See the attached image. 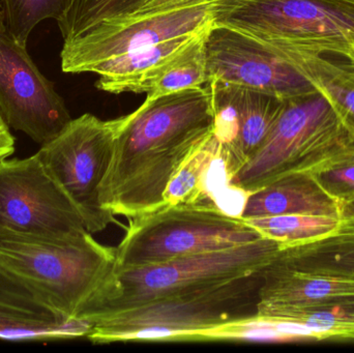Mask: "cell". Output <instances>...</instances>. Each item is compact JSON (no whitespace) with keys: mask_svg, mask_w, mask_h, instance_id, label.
Returning a JSON list of instances; mask_svg holds the SVG:
<instances>
[{"mask_svg":"<svg viewBox=\"0 0 354 353\" xmlns=\"http://www.w3.org/2000/svg\"><path fill=\"white\" fill-rule=\"evenodd\" d=\"M214 132L207 87L147 97L116 137L100 193L103 209L133 219L165 205L170 182Z\"/></svg>","mask_w":354,"mask_h":353,"instance_id":"1","label":"cell"},{"mask_svg":"<svg viewBox=\"0 0 354 353\" xmlns=\"http://www.w3.org/2000/svg\"><path fill=\"white\" fill-rule=\"evenodd\" d=\"M227 1L210 0L64 41L62 72L95 73L100 90L135 93L147 76L207 30Z\"/></svg>","mask_w":354,"mask_h":353,"instance_id":"2","label":"cell"},{"mask_svg":"<svg viewBox=\"0 0 354 353\" xmlns=\"http://www.w3.org/2000/svg\"><path fill=\"white\" fill-rule=\"evenodd\" d=\"M263 271L158 298L87 323L93 343L180 341L187 334L257 316Z\"/></svg>","mask_w":354,"mask_h":353,"instance_id":"3","label":"cell"},{"mask_svg":"<svg viewBox=\"0 0 354 353\" xmlns=\"http://www.w3.org/2000/svg\"><path fill=\"white\" fill-rule=\"evenodd\" d=\"M116 265V248L87 233L70 242L0 230V271L68 321L81 313Z\"/></svg>","mask_w":354,"mask_h":353,"instance_id":"4","label":"cell"},{"mask_svg":"<svg viewBox=\"0 0 354 353\" xmlns=\"http://www.w3.org/2000/svg\"><path fill=\"white\" fill-rule=\"evenodd\" d=\"M283 247L279 240L263 238L234 248L157 265H115L83 309L79 321L87 323L158 298L257 273L279 256Z\"/></svg>","mask_w":354,"mask_h":353,"instance_id":"5","label":"cell"},{"mask_svg":"<svg viewBox=\"0 0 354 353\" xmlns=\"http://www.w3.org/2000/svg\"><path fill=\"white\" fill-rule=\"evenodd\" d=\"M353 151V136L324 95L293 97L285 101L262 146L228 184L248 195L286 174L311 173Z\"/></svg>","mask_w":354,"mask_h":353,"instance_id":"6","label":"cell"},{"mask_svg":"<svg viewBox=\"0 0 354 353\" xmlns=\"http://www.w3.org/2000/svg\"><path fill=\"white\" fill-rule=\"evenodd\" d=\"M118 247L116 265L143 267L234 248L264 236L209 198L165 204L130 219Z\"/></svg>","mask_w":354,"mask_h":353,"instance_id":"7","label":"cell"},{"mask_svg":"<svg viewBox=\"0 0 354 353\" xmlns=\"http://www.w3.org/2000/svg\"><path fill=\"white\" fill-rule=\"evenodd\" d=\"M214 23L276 51L345 58L353 52L354 3L343 0H228Z\"/></svg>","mask_w":354,"mask_h":353,"instance_id":"8","label":"cell"},{"mask_svg":"<svg viewBox=\"0 0 354 353\" xmlns=\"http://www.w3.org/2000/svg\"><path fill=\"white\" fill-rule=\"evenodd\" d=\"M128 115L103 120L85 113L71 120L37 155L59 184L93 233L105 230L115 217L102 207L100 193L116 137Z\"/></svg>","mask_w":354,"mask_h":353,"instance_id":"9","label":"cell"},{"mask_svg":"<svg viewBox=\"0 0 354 353\" xmlns=\"http://www.w3.org/2000/svg\"><path fill=\"white\" fill-rule=\"evenodd\" d=\"M0 230L62 242L91 233L37 153L0 161Z\"/></svg>","mask_w":354,"mask_h":353,"instance_id":"10","label":"cell"},{"mask_svg":"<svg viewBox=\"0 0 354 353\" xmlns=\"http://www.w3.org/2000/svg\"><path fill=\"white\" fill-rule=\"evenodd\" d=\"M205 55L207 82L222 81L282 99L318 93L286 58L255 37L227 25L214 23L208 29Z\"/></svg>","mask_w":354,"mask_h":353,"instance_id":"11","label":"cell"},{"mask_svg":"<svg viewBox=\"0 0 354 353\" xmlns=\"http://www.w3.org/2000/svg\"><path fill=\"white\" fill-rule=\"evenodd\" d=\"M0 112L10 128L37 144L55 138L72 120L64 99L35 66L26 46L0 33Z\"/></svg>","mask_w":354,"mask_h":353,"instance_id":"12","label":"cell"},{"mask_svg":"<svg viewBox=\"0 0 354 353\" xmlns=\"http://www.w3.org/2000/svg\"><path fill=\"white\" fill-rule=\"evenodd\" d=\"M205 86L214 109L218 162L228 182L262 146L286 99L218 80Z\"/></svg>","mask_w":354,"mask_h":353,"instance_id":"13","label":"cell"},{"mask_svg":"<svg viewBox=\"0 0 354 353\" xmlns=\"http://www.w3.org/2000/svg\"><path fill=\"white\" fill-rule=\"evenodd\" d=\"M354 303V278L316 275L274 263L264 269L257 317L274 321L288 313Z\"/></svg>","mask_w":354,"mask_h":353,"instance_id":"14","label":"cell"},{"mask_svg":"<svg viewBox=\"0 0 354 353\" xmlns=\"http://www.w3.org/2000/svg\"><path fill=\"white\" fill-rule=\"evenodd\" d=\"M87 334V323L64 318L24 284L0 271V339L59 341L86 338Z\"/></svg>","mask_w":354,"mask_h":353,"instance_id":"15","label":"cell"},{"mask_svg":"<svg viewBox=\"0 0 354 353\" xmlns=\"http://www.w3.org/2000/svg\"><path fill=\"white\" fill-rule=\"evenodd\" d=\"M308 215L342 219L343 207L310 172H292L245 195L239 216L243 220Z\"/></svg>","mask_w":354,"mask_h":353,"instance_id":"16","label":"cell"},{"mask_svg":"<svg viewBox=\"0 0 354 353\" xmlns=\"http://www.w3.org/2000/svg\"><path fill=\"white\" fill-rule=\"evenodd\" d=\"M274 263L316 275L354 278V219L343 217L326 238L283 247Z\"/></svg>","mask_w":354,"mask_h":353,"instance_id":"17","label":"cell"},{"mask_svg":"<svg viewBox=\"0 0 354 353\" xmlns=\"http://www.w3.org/2000/svg\"><path fill=\"white\" fill-rule=\"evenodd\" d=\"M276 52L290 61L318 93L328 99L354 140L353 60L345 57L339 59V56L336 58L299 52Z\"/></svg>","mask_w":354,"mask_h":353,"instance_id":"18","label":"cell"},{"mask_svg":"<svg viewBox=\"0 0 354 353\" xmlns=\"http://www.w3.org/2000/svg\"><path fill=\"white\" fill-rule=\"evenodd\" d=\"M208 29L198 35L185 49L147 76L139 84L136 93H145L147 97L153 99L206 84L205 37Z\"/></svg>","mask_w":354,"mask_h":353,"instance_id":"19","label":"cell"},{"mask_svg":"<svg viewBox=\"0 0 354 353\" xmlns=\"http://www.w3.org/2000/svg\"><path fill=\"white\" fill-rule=\"evenodd\" d=\"M147 1L149 0H70L57 20L58 27L64 41H70L131 16Z\"/></svg>","mask_w":354,"mask_h":353,"instance_id":"20","label":"cell"},{"mask_svg":"<svg viewBox=\"0 0 354 353\" xmlns=\"http://www.w3.org/2000/svg\"><path fill=\"white\" fill-rule=\"evenodd\" d=\"M264 238L283 242L284 246L307 244L334 233L341 219L324 216L290 215L245 220Z\"/></svg>","mask_w":354,"mask_h":353,"instance_id":"21","label":"cell"},{"mask_svg":"<svg viewBox=\"0 0 354 353\" xmlns=\"http://www.w3.org/2000/svg\"><path fill=\"white\" fill-rule=\"evenodd\" d=\"M216 162H218V143L212 136L177 172L164 196L165 204L197 202L207 199L206 178Z\"/></svg>","mask_w":354,"mask_h":353,"instance_id":"22","label":"cell"},{"mask_svg":"<svg viewBox=\"0 0 354 353\" xmlns=\"http://www.w3.org/2000/svg\"><path fill=\"white\" fill-rule=\"evenodd\" d=\"M70 0H2L8 35L26 46L31 31L41 21L62 16Z\"/></svg>","mask_w":354,"mask_h":353,"instance_id":"23","label":"cell"},{"mask_svg":"<svg viewBox=\"0 0 354 353\" xmlns=\"http://www.w3.org/2000/svg\"><path fill=\"white\" fill-rule=\"evenodd\" d=\"M311 174L342 207L354 201V151L318 168Z\"/></svg>","mask_w":354,"mask_h":353,"instance_id":"24","label":"cell"},{"mask_svg":"<svg viewBox=\"0 0 354 353\" xmlns=\"http://www.w3.org/2000/svg\"><path fill=\"white\" fill-rule=\"evenodd\" d=\"M207 1H210V0H149L147 3L143 4L139 10L133 12L131 16L127 17V18L114 23V24L108 25V26L99 27V28L93 29V30L120 26V25L126 24V23L130 22V21L136 20V19L155 16V15L162 14V12H170V10H179V8H187V6L204 3V2ZM89 32H91V31H89ZM85 35H86V33H85Z\"/></svg>","mask_w":354,"mask_h":353,"instance_id":"25","label":"cell"},{"mask_svg":"<svg viewBox=\"0 0 354 353\" xmlns=\"http://www.w3.org/2000/svg\"><path fill=\"white\" fill-rule=\"evenodd\" d=\"M16 139L10 133V128L6 118L0 112V161L8 159L16 151Z\"/></svg>","mask_w":354,"mask_h":353,"instance_id":"26","label":"cell"},{"mask_svg":"<svg viewBox=\"0 0 354 353\" xmlns=\"http://www.w3.org/2000/svg\"><path fill=\"white\" fill-rule=\"evenodd\" d=\"M0 33H8V29H6V12H4L2 0H0Z\"/></svg>","mask_w":354,"mask_h":353,"instance_id":"27","label":"cell"},{"mask_svg":"<svg viewBox=\"0 0 354 353\" xmlns=\"http://www.w3.org/2000/svg\"><path fill=\"white\" fill-rule=\"evenodd\" d=\"M343 217L353 218L354 219V201L343 205Z\"/></svg>","mask_w":354,"mask_h":353,"instance_id":"28","label":"cell"},{"mask_svg":"<svg viewBox=\"0 0 354 353\" xmlns=\"http://www.w3.org/2000/svg\"><path fill=\"white\" fill-rule=\"evenodd\" d=\"M345 310L347 311V313H348L349 316L353 318V321H354V303H351V304H347L344 305Z\"/></svg>","mask_w":354,"mask_h":353,"instance_id":"29","label":"cell"},{"mask_svg":"<svg viewBox=\"0 0 354 353\" xmlns=\"http://www.w3.org/2000/svg\"><path fill=\"white\" fill-rule=\"evenodd\" d=\"M348 59L353 60L354 61V43L353 45V52H351V55H349Z\"/></svg>","mask_w":354,"mask_h":353,"instance_id":"30","label":"cell"},{"mask_svg":"<svg viewBox=\"0 0 354 353\" xmlns=\"http://www.w3.org/2000/svg\"><path fill=\"white\" fill-rule=\"evenodd\" d=\"M343 1L351 2V3H354V0H343Z\"/></svg>","mask_w":354,"mask_h":353,"instance_id":"31","label":"cell"}]
</instances>
